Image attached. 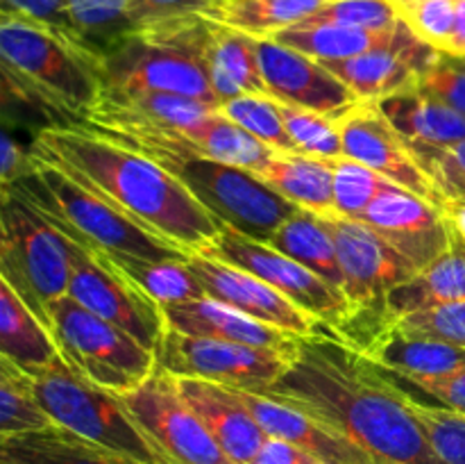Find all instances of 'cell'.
<instances>
[{"instance_id":"6da1fadb","label":"cell","mask_w":465,"mask_h":464,"mask_svg":"<svg viewBox=\"0 0 465 464\" xmlns=\"http://www.w3.org/2000/svg\"><path fill=\"white\" fill-rule=\"evenodd\" d=\"M259 394L300 409L377 464H440L409 405V391L334 332L300 337L280 380Z\"/></svg>"},{"instance_id":"7a4b0ae2","label":"cell","mask_w":465,"mask_h":464,"mask_svg":"<svg viewBox=\"0 0 465 464\" xmlns=\"http://www.w3.org/2000/svg\"><path fill=\"white\" fill-rule=\"evenodd\" d=\"M30 150L184 253H203L218 237L221 221L162 164L80 123L44 127Z\"/></svg>"},{"instance_id":"3957f363","label":"cell","mask_w":465,"mask_h":464,"mask_svg":"<svg viewBox=\"0 0 465 464\" xmlns=\"http://www.w3.org/2000/svg\"><path fill=\"white\" fill-rule=\"evenodd\" d=\"M207 16H184L132 32L103 55V89L163 91L218 107L207 73Z\"/></svg>"},{"instance_id":"277c9868","label":"cell","mask_w":465,"mask_h":464,"mask_svg":"<svg viewBox=\"0 0 465 464\" xmlns=\"http://www.w3.org/2000/svg\"><path fill=\"white\" fill-rule=\"evenodd\" d=\"M32 153V150H30ZM14 189L59 232L84 248L104 255H134L145 259H186L177 246L150 235L114 205L91 194L62 168L32 155V166L14 182Z\"/></svg>"},{"instance_id":"5b68a950","label":"cell","mask_w":465,"mask_h":464,"mask_svg":"<svg viewBox=\"0 0 465 464\" xmlns=\"http://www.w3.org/2000/svg\"><path fill=\"white\" fill-rule=\"evenodd\" d=\"M3 77L16 96L82 123L100 98L98 66L57 35L23 18L0 14Z\"/></svg>"},{"instance_id":"8992f818","label":"cell","mask_w":465,"mask_h":464,"mask_svg":"<svg viewBox=\"0 0 465 464\" xmlns=\"http://www.w3.org/2000/svg\"><path fill=\"white\" fill-rule=\"evenodd\" d=\"M103 136L162 164L218 221L259 241H266L300 209L245 168L200 157L186 148H166L132 136Z\"/></svg>"},{"instance_id":"52a82bcc","label":"cell","mask_w":465,"mask_h":464,"mask_svg":"<svg viewBox=\"0 0 465 464\" xmlns=\"http://www.w3.org/2000/svg\"><path fill=\"white\" fill-rule=\"evenodd\" d=\"M0 280L7 282L45 326L48 305L66 296L71 282V241L14 187H3Z\"/></svg>"},{"instance_id":"ba28073f","label":"cell","mask_w":465,"mask_h":464,"mask_svg":"<svg viewBox=\"0 0 465 464\" xmlns=\"http://www.w3.org/2000/svg\"><path fill=\"white\" fill-rule=\"evenodd\" d=\"M32 378L36 398L54 426L136 464H168L130 417L118 394L80 376L66 362Z\"/></svg>"},{"instance_id":"9c48e42d","label":"cell","mask_w":465,"mask_h":464,"mask_svg":"<svg viewBox=\"0 0 465 464\" xmlns=\"http://www.w3.org/2000/svg\"><path fill=\"white\" fill-rule=\"evenodd\" d=\"M48 328L64 362L114 394L134 389L157 368L154 350L68 294L48 305Z\"/></svg>"},{"instance_id":"30bf717a","label":"cell","mask_w":465,"mask_h":464,"mask_svg":"<svg viewBox=\"0 0 465 464\" xmlns=\"http://www.w3.org/2000/svg\"><path fill=\"white\" fill-rule=\"evenodd\" d=\"M203 255L223 259L262 277L280 294L293 300L298 308L318 318L336 337L352 317V305L339 287L330 285L312 268L302 267L282 250L268 246L266 241L243 235L227 223H221L218 237L203 250Z\"/></svg>"},{"instance_id":"8fae6325","label":"cell","mask_w":465,"mask_h":464,"mask_svg":"<svg viewBox=\"0 0 465 464\" xmlns=\"http://www.w3.org/2000/svg\"><path fill=\"white\" fill-rule=\"evenodd\" d=\"M118 398L168 464H234L186 403L180 378L159 364L148 380Z\"/></svg>"},{"instance_id":"7c38bea8","label":"cell","mask_w":465,"mask_h":464,"mask_svg":"<svg viewBox=\"0 0 465 464\" xmlns=\"http://www.w3.org/2000/svg\"><path fill=\"white\" fill-rule=\"evenodd\" d=\"M71 241V282L68 296L89 312L130 332L145 348L157 353L166 332L163 309L116 267L104 253Z\"/></svg>"},{"instance_id":"4fadbf2b","label":"cell","mask_w":465,"mask_h":464,"mask_svg":"<svg viewBox=\"0 0 465 464\" xmlns=\"http://www.w3.org/2000/svg\"><path fill=\"white\" fill-rule=\"evenodd\" d=\"M293 353L213 337L182 335L166 328L157 348V364L177 378H195L213 385L262 391L280 380L282 373L289 368Z\"/></svg>"},{"instance_id":"5bb4252c","label":"cell","mask_w":465,"mask_h":464,"mask_svg":"<svg viewBox=\"0 0 465 464\" xmlns=\"http://www.w3.org/2000/svg\"><path fill=\"white\" fill-rule=\"evenodd\" d=\"M345 157L363 164L393 185L443 207V196L377 103H359L339 118Z\"/></svg>"},{"instance_id":"9a60e30c","label":"cell","mask_w":465,"mask_h":464,"mask_svg":"<svg viewBox=\"0 0 465 464\" xmlns=\"http://www.w3.org/2000/svg\"><path fill=\"white\" fill-rule=\"evenodd\" d=\"M189 267L204 287L207 296L268 323L272 328L291 332L295 337H312L318 332H331L322 326L318 318L304 312L302 308L286 298L284 294L263 282L262 277L252 276L245 268L227 264L223 259L209 257V255L193 253L189 255Z\"/></svg>"},{"instance_id":"2e32d148","label":"cell","mask_w":465,"mask_h":464,"mask_svg":"<svg viewBox=\"0 0 465 464\" xmlns=\"http://www.w3.org/2000/svg\"><path fill=\"white\" fill-rule=\"evenodd\" d=\"M257 53L268 96L280 103L312 109L336 121L361 103L325 64L300 50L275 39H257Z\"/></svg>"},{"instance_id":"e0dca14e","label":"cell","mask_w":465,"mask_h":464,"mask_svg":"<svg viewBox=\"0 0 465 464\" xmlns=\"http://www.w3.org/2000/svg\"><path fill=\"white\" fill-rule=\"evenodd\" d=\"M440 50L418 39L400 18L398 27L384 44L375 45L357 57L325 62V66L345 82L350 91L363 103H377L386 96L420 82L427 68L436 62Z\"/></svg>"},{"instance_id":"ac0fdd59","label":"cell","mask_w":465,"mask_h":464,"mask_svg":"<svg viewBox=\"0 0 465 464\" xmlns=\"http://www.w3.org/2000/svg\"><path fill=\"white\" fill-rule=\"evenodd\" d=\"M361 221L375 227L416 271L439 259L452 237V221L440 205L398 185H391Z\"/></svg>"},{"instance_id":"d6986e66","label":"cell","mask_w":465,"mask_h":464,"mask_svg":"<svg viewBox=\"0 0 465 464\" xmlns=\"http://www.w3.org/2000/svg\"><path fill=\"white\" fill-rule=\"evenodd\" d=\"M213 105L163 91H116L103 89L82 123L112 127H154V130L191 132L198 127Z\"/></svg>"},{"instance_id":"ffe728a7","label":"cell","mask_w":465,"mask_h":464,"mask_svg":"<svg viewBox=\"0 0 465 464\" xmlns=\"http://www.w3.org/2000/svg\"><path fill=\"white\" fill-rule=\"evenodd\" d=\"M180 389L227 458L234 464H252L268 435L234 389L195 378H180Z\"/></svg>"},{"instance_id":"44dd1931","label":"cell","mask_w":465,"mask_h":464,"mask_svg":"<svg viewBox=\"0 0 465 464\" xmlns=\"http://www.w3.org/2000/svg\"><path fill=\"white\" fill-rule=\"evenodd\" d=\"M162 309L166 326L182 332V335L213 337V339L236 341V344L257 346V348L284 350V353H293L300 339L291 332L257 321V318L248 317V314L239 312V309L230 308V305L221 303L212 296L166 305Z\"/></svg>"},{"instance_id":"7402d4cb","label":"cell","mask_w":465,"mask_h":464,"mask_svg":"<svg viewBox=\"0 0 465 464\" xmlns=\"http://www.w3.org/2000/svg\"><path fill=\"white\" fill-rule=\"evenodd\" d=\"M232 389L243 400L245 408L257 419V423L266 430L268 437H280V439L291 441V444H298L300 449L309 450L316 458H321L322 462L377 464L371 455H366L343 437L327 430L325 426L313 421L312 417H307L300 409L271 398L266 394H259V391L236 389V387H232Z\"/></svg>"},{"instance_id":"603a6c76","label":"cell","mask_w":465,"mask_h":464,"mask_svg":"<svg viewBox=\"0 0 465 464\" xmlns=\"http://www.w3.org/2000/svg\"><path fill=\"white\" fill-rule=\"evenodd\" d=\"M359 353L395 378H439L465 368V348L389 323Z\"/></svg>"},{"instance_id":"cb8c5ba5","label":"cell","mask_w":465,"mask_h":464,"mask_svg":"<svg viewBox=\"0 0 465 464\" xmlns=\"http://www.w3.org/2000/svg\"><path fill=\"white\" fill-rule=\"evenodd\" d=\"M377 107L409 144L448 148L465 139V118L461 114L420 85L377 100Z\"/></svg>"},{"instance_id":"d4e9b609","label":"cell","mask_w":465,"mask_h":464,"mask_svg":"<svg viewBox=\"0 0 465 464\" xmlns=\"http://www.w3.org/2000/svg\"><path fill=\"white\" fill-rule=\"evenodd\" d=\"M465 300V235L452 223L450 246L439 259L395 287L386 298L389 321L420 309Z\"/></svg>"},{"instance_id":"484cf974","label":"cell","mask_w":465,"mask_h":464,"mask_svg":"<svg viewBox=\"0 0 465 464\" xmlns=\"http://www.w3.org/2000/svg\"><path fill=\"white\" fill-rule=\"evenodd\" d=\"M204 57L209 82L221 105L243 94H268L259 64L257 36L212 21Z\"/></svg>"},{"instance_id":"4316f807","label":"cell","mask_w":465,"mask_h":464,"mask_svg":"<svg viewBox=\"0 0 465 464\" xmlns=\"http://www.w3.org/2000/svg\"><path fill=\"white\" fill-rule=\"evenodd\" d=\"M0 353L30 376H41L64 362L53 332L0 280Z\"/></svg>"},{"instance_id":"83f0119b","label":"cell","mask_w":465,"mask_h":464,"mask_svg":"<svg viewBox=\"0 0 465 464\" xmlns=\"http://www.w3.org/2000/svg\"><path fill=\"white\" fill-rule=\"evenodd\" d=\"M254 176L272 191L313 214H336L334 162L302 153H275Z\"/></svg>"},{"instance_id":"f1b7e54d","label":"cell","mask_w":465,"mask_h":464,"mask_svg":"<svg viewBox=\"0 0 465 464\" xmlns=\"http://www.w3.org/2000/svg\"><path fill=\"white\" fill-rule=\"evenodd\" d=\"M0 459L14 464H136L62 426L0 439Z\"/></svg>"},{"instance_id":"f546056e","label":"cell","mask_w":465,"mask_h":464,"mask_svg":"<svg viewBox=\"0 0 465 464\" xmlns=\"http://www.w3.org/2000/svg\"><path fill=\"white\" fill-rule=\"evenodd\" d=\"M266 244L282 250L302 267L312 268L316 276L343 291L345 280L336 253V241L321 214L298 209L268 237Z\"/></svg>"},{"instance_id":"4dcf8cb0","label":"cell","mask_w":465,"mask_h":464,"mask_svg":"<svg viewBox=\"0 0 465 464\" xmlns=\"http://www.w3.org/2000/svg\"><path fill=\"white\" fill-rule=\"evenodd\" d=\"M395 27L398 25L384 32H371L361 30V27L336 25V23H321L307 18V21L298 23V25L277 32L271 39H275L282 45H289L293 50H300L307 57L325 64L341 62V59H350L361 53H368L375 45L384 44L393 35Z\"/></svg>"},{"instance_id":"1f68e13d","label":"cell","mask_w":465,"mask_h":464,"mask_svg":"<svg viewBox=\"0 0 465 464\" xmlns=\"http://www.w3.org/2000/svg\"><path fill=\"white\" fill-rule=\"evenodd\" d=\"M327 0H218L209 18L257 39L307 21Z\"/></svg>"},{"instance_id":"d6a6232c","label":"cell","mask_w":465,"mask_h":464,"mask_svg":"<svg viewBox=\"0 0 465 464\" xmlns=\"http://www.w3.org/2000/svg\"><path fill=\"white\" fill-rule=\"evenodd\" d=\"M191 141V148L200 157L213 159V162L230 164V166L245 168L257 173L277 150L268 148L250 132L232 123L225 114L213 109L198 127L184 132Z\"/></svg>"},{"instance_id":"836d02e7","label":"cell","mask_w":465,"mask_h":464,"mask_svg":"<svg viewBox=\"0 0 465 464\" xmlns=\"http://www.w3.org/2000/svg\"><path fill=\"white\" fill-rule=\"evenodd\" d=\"M121 271H125L159 308L186 300L204 298L207 291L191 271L186 259H145L134 255H107Z\"/></svg>"},{"instance_id":"e575fe53","label":"cell","mask_w":465,"mask_h":464,"mask_svg":"<svg viewBox=\"0 0 465 464\" xmlns=\"http://www.w3.org/2000/svg\"><path fill=\"white\" fill-rule=\"evenodd\" d=\"M53 426L54 421L36 398L35 378L0 355V439Z\"/></svg>"},{"instance_id":"d590c367","label":"cell","mask_w":465,"mask_h":464,"mask_svg":"<svg viewBox=\"0 0 465 464\" xmlns=\"http://www.w3.org/2000/svg\"><path fill=\"white\" fill-rule=\"evenodd\" d=\"M68 12L98 59L134 32L130 0H68Z\"/></svg>"},{"instance_id":"8d00e7d4","label":"cell","mask_w":465,"mask_h":464,"mask_svg":"<svg viewBox=\"0 0 465 464\" xmlns=\"http://www.w3.org/2000/svg\"><path fill=\"white\" fill-rule=\"evenodd\" d=\"M218 112L225 114L232 123L243 127L245 132L266 144L268 148L277 150V153H298L286 135L284 121H282L280 105L272 96L268 94H243L236 98L225 100L218 107Z\"/></svg>"},{"instance_id":"74e56055","label":"cell","mask_w":465,"mask_h":464,"mask_svg":"<svg viewBox=\"0 0 465 464\" xmlns=\"http://www.w3.org/2000/svg\"><path fill=\"white\" fill-rule=\"evenodd\" d=\"M277 105H280L286 135L291 136L298 153L321 159L345 157L343 136H341V127L336 118L312 112V109L295 107V105L280 103V100H277Z\"/></svg>"},{"instance_id":"f35d334b","label":"cell","mask_w":465,"mask_h":464,"mask_svg":"<svg viewBox=\"0 0 465 464\" xmlns=\"http://www.w3.org/2000/svg\"><path fill=\"white\" fill-rule=\"evenodd\" d=\"M334 162V207L339 217L359 218L368 212L372 203L389 189L393 182L381 177L372 168L354 162V159L341 157Z\"/></svg>"},{"instance_id":"ab89813d","label":"cell","mask_w":465,"mask_h":464,"mask_svg":"<svg viewBox=\"0 0 465 464\" xmlns=\"http://www.w3.org/2000/svg\"><path fill=\"white\" fill-rule=\"evenodd\" d=\"M409 405L440 464H465V417L443 405H427L409 394Z\"/></svg>"},{"instance_id":"60d3db41","label":"cell","mask_w":465,"mask_h":464,"mask_svg":"<svg viewBox=\"0 0 465 464\" xmlns=\"http://www.w3.org/2000/svg\"><path fill=\"white\" fill-rule=\"evenodd\" d=\"M0 14L23 18V21L45 27L53 35H57L64 44H68L73 50L84 55L89 62L100 66L98 55L91 50V45L86 44L84 36L77 32L75 23H73L71 12H68V0H3Z\"/></svg>"},{"instance_id":"b9f144b4","label":"cell","mask_w":465,"mask_h":464,"mask_svg":"<svg viewBox=\"0 0 465 464\" xmlns=\"http://www.w3.org/2000/svg\"><path fill=\"white\" fill-rule=\"evenodd\" d=\"M409 148L440 191L443 205L465 203V139L448 148L422 144H409Z\"/></svg>"},{"instance_id":"7bdbcfd3","label":"cell","mask_w":465,"mask_h":464,"mask_svg":"<svg viewBox=\"0 0 465 464\" xmlns=\"http://www.w3.org/2000/svg\"><path fill=\"white\" fill-rule=\"evenodd\" d=\"M312 21L336 23V25L361 27L371 32H384L398 25L400 14L391 0H327Z\"/></svg>"},{"instance_id":"ee69618b","label":"cell","mask_w":465,"mask_h":464,"mask_svg":"<svg viewBox=\"0 0 465 464\" xmlns=\"http://www.w3.org/2000/svg\"><path fill=\"white\" fill-rule=\"evenodd\" d=\"M398 14L418 39L440 53L448 50L454 21H457V0H420V3L398 9Z\"/></svg>"},{"instance_id":"f6af8a7d","label":"cell","mask_w":465,"mask_h":464,"mask_svg":"<svg viewBox=\"0 0 465 464\" xmlns=\"http://www.w3.org/2000/svg\"><path fill=\"white\" fill-rule=\"evenodd\" d=\"M391 323L404 332L434 337V339L465 348V300L420 309V312L407 314V317H400Z\"/></svg>"},{"instance_id":"bcb514c9","label":"cell","mask_w":465,"mask_h":464,"mask_svg":"<svg viewBox=\"0 0 465 464\" xmlns=\"http://www.w3.org/2000/svg\"><path fill=\"white\" fill-rule=\"evenodd\" d=\"M418 85L465 118V57L440 53Z\"/></svg>"},{"instance_id":"7dc6e473","label":"cell","mask_w":465,"mask_h":464,"mask_svg":"<svg viewBox=\"0 0 465 464\" xmlns=\"http://www.w3.org/2000/svg\"><path fill=\"white\" fill-rule=\"evenodd\" d=\"M218 0H130V18L136 30L184 16H207Z\"/></svg>"},{"instance_id":"c3c4849f","label":"cell","mask_w":465,"mask_h":464,"mask_svg":"<svg viewBox=\"0 0 465 464\" xmlns=\"http://www.w3.org/2000/svg\"><path fill=\"white\" fill-rule=\"evenodd\" d=\"M389 376V373H386ZM395 378V376H391ZM395 380H404L411 387L420 389L422 394L431 396L436 403L443 408L454 409V412L465 417V368L448 373V376L439 378H395Z\"/></svg>"},{"instance_id":"681fc988","label":"cell","mask_w":465,"mask_h":464,"mask_svg":"<svg viewBox=\"0 0 465 464\" xmlns=\"http://www.w3.org/2000/svg\"><path fill=\"white\" fill-rule=\"evenodd\" d=\"M322 459L316 458L309 450L300 449L298 444L280 439V437H266L259 453L254 455L252 464H321Z\"/></svg>"},{"instance_id":"f907efd6","label":"cell","mask_w":465,"mask_h":464,"mask_svg":"<svg viewBox=\"0 0 465 464\" xmlns=\"http://www.w3.org/2000/svg\"><path fill=\"white\" fill-rule=\"evenodd\" d=\"M32 166V153L23 150L12 136L5 132L0 139V177L3 187H12L21 176H25Z\"/></svg>"},{"instance_id":"816d5d0a","label":"cell","mask_w":465,"mask_h":464,"mask_svg":"<svg viewBox=\"0 0 465 464\" xmlns=\"http://www.w3.org/2000/svg\"><path fill=\"white\" fill-rule=\"evenodd\" d=\"M445 53L465 57V0H457V21H454L452 39H450V45Z\"/></svg>"},{"instance_id":"f5cc1de1","label":"cell","mask_w":465,"mask_h":464,"mask_svg":"<svg viewBox=\"0 0 465 464\" xmlns=\"http://www.w3.org/2000/svg\"><path fill=\"white\" fill-rule=\"evenodd\" d=\"M391 3L395 5V9H402V7H409V5L420 3V0H391Z\"/></svg>"},{"instance_id":"db71d44e","label":"cell","mask_w":465,"mask_h":464,"mask_svg":"<svg viewBox=\"0 0 465 464\" xmlns=\"http://www.w3.org/2000/svg\"><path fill=\"white\" fill-rule=\"evenodd\" d=\"M0 464H14V462H7V459H0Z\"/></svg>"},{"instance_id":"11a10c76","label":"cell","mask_w":465,"mask_h":464,"mask_svg":"<svg viewBox=\"0 0 465 464\" xmlns=\"http://www.w3.org/2000/svg\"><path fill=\"white\" fill-rule=\"evenodd\" d=\"M321 464H336V462H321Z\"/></svg>"}]
</instances>
